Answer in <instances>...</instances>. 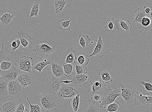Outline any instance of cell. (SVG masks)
I'll list each match as a JSON object with an SVG mask.
<instances>
[{"label":"cell","mask_w":152,"mask_h":112,"mask_svg":"<svg viewBox=\"0 0 152 112\" xmlns=\"http://www.w3.org/2000/svg\"><path fill=\"white\" fill-rule=\"evenodd\" d=\"M75 71L77 75H86L88 73V70L86 66L76 64L75 65Z\"/></svg>","instance_id":"38"},{"label":"cell","mask_w":152,"mask_h":112,"mask_svg":"<svg viewBox=\"0 0 152 112\" xmlns=\"http://www.w3.org/2000/svg\"><path fill=\"white\" fill-rule=\"evenodd\" d=\"M15 15H11L9 12H7L0 17V26H11L13 23L12 19Z\"/></svg>","instance_id":"19"},{"label":"cell","mask_w":152,"mask_h":112,"mask_svg":"<svg viewBox=\"0 0 152 112\" xmlns=\"http://www.w3.org/2000/svg\"><path fill=\"white\" fill-rule=\"evenodd\" d=\"M101 98V97L99 95L95 94L92 97H91V99H94L95 101H97L100 100Z\"/></svg>","instance_id":"45"},{"label":"cell","mask_w":152,"mask_h":112,"mask_svg":"<svg viewBox=\"0 0 152 112\" xmlns=\"http://www.w3.org/2000/svg\"><path fill=\"white\" fill-rule=\"evenodd\" d=\"M79 44L84 49H86L88 44L91 41V38L87 35H83L80 34L79 35Z\"/></svg>","instance_id":"32"},{"label":"cell","mask_w":152,"mask_h":112,"mask_svg":"<svg viewBox=\"0 0 152 112\" xmlns=\"http://www.w3.org/2000/svg\"><path fill=\"white\" fill-rule=\"evenodd\" d=\"M151 108H151V110H150V112H152V111H151Z\"/></svg>","instance_id":"49"},{"label":"cell","mask_w":152,"mask_h":112,"mask_svg":"<svg viewBox=\"0 0 152 112\" xmlns=\"http://www.w3.org/2000/svg\"><path fill=\"white\" fill-rule=\"evenodd\" d=\"M41 3V0H34L32 4L30 14V18L33 17H37L38 16V14L39 11V8Z\"/></svg>","instance_id":"23"},{"label":"cell","mask_w":152,"mask_h":112,"mask_svg":"<svg viewBox=\"0 0 152 112\" xmlns=\"http://www.w3.org/2000/svg\"><path fill=\"white\" fill-rule=\"evenodd\" d=\"M51 65L53 75L60 78L64 75L63 64L61 62L52 61Z\"/></svg>","instance_id":"17"},{"label":"cell","mask_w":152,"mask_h":112,"mask_svg":"<svg viewBox=\"0 0 152 112\" xmlns=\"http://www.w3.org/2000/svg\"><path fill=\"white\" fill-rule=\"evenodd\" d=\"M27 104L26 100L20 99L17 103L15 112H24Z\"/></svg>","instance_id":"37"},{"label":"cell","mask_w":152,"mask_h":112,"mask_svg":"<svg viewBox=\"0 0 152 112\" xmlns=\"http://www.w3.org/2000/svg\"><path fill=\"white\" fill-rule=\"evenodd\" d=\"M99 106L95 101L87 104L84 107L83 112H100Z\"/></svg>","instance_id":"27"},{"label":"cell","mask_w":152,"mask_h":112,"mask_svg":"<svg viewBox=\"0 0 152 112\" xmlns=\"http://www.w3.org/2000/svg\"><path fill=\"white\" fill-rule=\"evenodd\" d=\"M8 82L0 79V97L8 95Z\"/></svg>","instance_id":"28"},{"label":"cell","mask_w":152,"mask_h":112,"mask_svg":"<svg viewBox=\"0 0 152 112\" xmlns=\"http://www.w3.org/2000/svg\"><path fill=\"white\" fill-rule=\"evenodd\" d=\"M96 46L93 53L88 56L89 57L95 56L97 59L101 58L104 57L105 54L109 52L108 45L102 39L100 36H99L98 39L96 40Z\"/></svg>","instance_id":"7"},{"label":"cell","mask_w":152,"mask_h":112,"mask_svg":"<svg viewBox=\"0 0 152 112\" xmlns=\"http://www.w3.org/2000/svg\"><path fill=\"white\" fill-rule=\"evenodd\" d=\"M62 80L53 75H49L46 80L45 84L42 88L44 92L55 95L61 87Z\"/></svg>","instance_id":"4"},{"label":"cell","mask_w":152,"mask_h":112,"mask_svg":"<svg viewBox=\"0 0 152 112\" xmlns=\"http://www.w3.org/2000/svg\"><path fill=\"white\" fill-rule=\"evenodd\" d=\"M10 50V47L9 44L5 42L1 43V47L0 51V64L2 61L5 60ZM2 72L0 70V72L1 74Z\"/></svg>","instance_id":"22"},{"label":"cell","mask_w":152,"mask_h":112,"mask_svg":"<svg viewBox=\"0 0 152 112\" xmlns=\"http://www.w3.org/2000/svg\"><path fill=\"white\" fill-rule=\"evenodd\" d=\"M34 78L33 73L21 71L17 80L21 85L25 87L33 83Z\"/></svg>","instance_id":"11"},{"label":"cell","mask_w":152,"mask_h":112,"mask_svg":"<svg viewBox=\"0 0 152 112\" xmlns=\"http://www.w3.org/2000/svg\"><path fill=\"white\" fill-rule=\"evenodd\" d=\"M27 100L29 103L30 107V111L29 112H45L43 108H42L39 103L35 105H32L30 102L29 97H27Z\"/></svg>","instance_id":"36"},{"label":"cell","mask_w":152,"mask_h":112,"mask_svg":"<svg viewBox=\"0 0 152 112\" xmlns=\"http://www.w3.org/2000/svg\"><path fill=\"white\" fill-rule=\"evenodd\" d=\"M120 92L121 91L118 88H115L113 90L107 88L104 95L99 101V107L104 106L105 108L108 105L114 102L120 96Z\"/></svg>","instance_id":"6"},{"label":"cell","mask_w":152,"mask_h":112,"mask_svg":"<svg viewBox=\"0 0 152 112\" xmlns=\"http://www.w3.org/2000/svg\"><path fill=\"white\" fill-rule=\"evenodd\" d=\"M64 72V75L66 77H69L72 76L73 74V66L71 64H66L64 63L63 64Z\"/></svg>","instance_id":"34"},{"label":"cell","mask_w":152,"mask_h":112,"mask_svg":"<svg viewBox=\"0 0 152 112\" xmlns=\"http://www.w3.org/2000/svg\"><path fill=\"white\" fill-rule=\"evenodd\" d=\"M134 105L141 106L142 108L148 110L152 106V97L150 96L143 95L138 92H136L134 96Z\"/></svg>","instance_id":"8"},{"label":"cell","mask_w":152,"mask_h":112,"mask_svg":"<svg viewBox=\"0 0 152 112\" xmlns=\"http://www.w3.org/2000/svg\"><path fill=\"white\" fill-rule=\"evenodd\" d=\"M79 94L80 93L77 87L71 83L68 84L62 83L55 95L58 99L69 100Z\"/></svg>","instance_id":"3"},{"label":"cell","mask_w":152,"mask_h":112,"mask_svg":"<svg viewBox=\"0 0 152 112\" xmlns=\"http://www.w3.org/2000/svg\"><path fill=\"white\" fill-rule=\"evenodd\" d=\"M29 111H28V110L27 109H25V110H24V112H29Z\"/></svg>","instance_id":"47"},{"label":"cell","mask_w":152,"mask_h":112,"mask_svg":"<svg viewBox=\"0 0 152 112\" xmlns=\"http://www.w3.org/2000/svg\"><path fill=\"white\" fill-rule=\"evenodd\" d=\"M91 81V76L89 75H77L72 79V85L77 87L86 85L87 81Z\"/></svg>","instance_id":"15"},{"label":"cell","mask_w":152,"mask_h":112,"mask_svg":"<svg viewBox=\"0 0 152 112\" xmlns=\"http://www.w3.org/2000/svg\"><path fill=\"white\" fill-rule=\"evenodd\" d=\"M145 13L146 17H152L151 10V7L146 6L145 9Z\"/></svg>","instance_id":"43"},{"label":"cell","mask_w":152,"mask_h":112,"mask_svg":"<svg viewBox=\"0 0 152 112\" xmlns=\"http://www.w3.org/2000/svg\"><path fill=\"white\" fill-rule=\"evenodd\" d=\"M17 36L19 38L22 46L24 48L27 47L32 39L31 36L22 30L19 31Z\"/></svg>","instance_id":"18"},{"label":"cell","mask_w":152,"mask_h":112,"mask_svg":"<svg viewBox=\"0 0 152 112\" xmlns=\"http://www.w3.org/2000/svg\"><path fill=\"white\" fill-rule=\"evenodd\" d=\"M0 112H1V111H0Z\"/></svg>","instance_id":"51"},{"label":"cell","mask_w":152,"mask_h":112,"mask_svg":"<svg viewBox=\"0 0 152 112\" xmlns=\"http://www.w3.org/2000/svg\"><path fill=\"white\" fill-rule=\"evenodd\" d=\"M32 52L35 55L43 59H47L50 56L54 55L58 52L57 47L53 45L52 47L45 44L34 46Z\"/></svg>","instance_id":"2"},{"label":"cell","mask_w":152,"mask_h":112,"mask_svg":"<svg viewBox=\"0 0 152 112\" xmlns=\"http://www.w3.org/2000/svg\"><path fill=\"white\" fill-rule=\"evenodd\" d=\"M17 104V101L11 97L2 104L0 111L1 112H15Z\"/></svg>","instance_id":"14"},{"label":"cell","mask_w":152,"mask_h":112,"mask_svg":"<svg viewBox=\"0 0 152 112\" xmlns=\"http://www.w3.org/2000/svg\"><path fill=\"white\" fill-rule=\"evenodd\" d=\"M77 59V57L76 52L74 51H72L69 55L67 56L65 63L73 65L75 63Z\"/></svg>","instance_id":"35"},{"label":"cell","mask_w":152,"mask_h":112,"mask_svg":"<svg viewBox=\"0 0 152 112\" xmlns=\"http://www.w3.org/2000/svg\"><path fill=\"white\" fill-rule=\"evenodd\" d=\"M121 87V92L120 94L127 105H131L134 103V96L136 91L130 84H125L123 82H120L118 85Z\"/></svg>","instance_id":"5"},{"label":"cell","mask_w":152,"mask_h":112,"mask_svg":"<svg viewBox=\"0 0 152 112\" xmlns=\"http://www.w3.org/2000/svg\"><path fill=\"white\" fill-rule=\"evenodd\" d=\"M72 19L66 21L64 19L59 20H58V24L59 26L58 29L65 31H69L71 29L72 24L71 21Z\"/></svg>","instance_id":"26"},{"label":"cell","mask_w":152,"mask_h":112,"mask_svg":"<svg viewBox=\"0 0 152 112\" xmlns=\"http://www.w3.org/2000/svg\"><path fill=\"white\" fill-rule=\"evenodd\" d=\"M52 60L50 58L40 59L34 62L32 71H37L41 73L44 68L47 66L51 65Z\"/></svg>","instance_id":"16"},{"label":"cell","mask_w":152,"mask_h":112,"mask_svg":"<svg viewBox=\"0 0 152 112\" xmlns=\"http://www.w3.org/2000/svg\"><path fill=\"white\" fill-rule=\"evenodd\" d=\"M58 99L55 95L44 92L39 93L37 98L38 103L46 111L59 107Z\"/></svg>","instance_id":"1"},{"label":"cell","mask_w":152,"mask_h":112,"mask_svg":"<svg viewBox=\"0 0 152 112\" xmlns=\"http://www.w3.org/2000/svg\"><path fill=\"white\" fill-rule=\"evenodd\" d=\"M110 20L114 24V28L115 30H119L120 28H121V25H120L119 20L118 19H115L114 18L112 17L111 19H108Z\"/></svg>","instance_id":"41"},{"label":"cell","mask_w":152,"mask_h":112,"mask_svg":"<svg viewBox=\"0 0 152 112\" xmlns=\"http://www.w3.org/2000/svg\"><path fill=\"white\" fill-rule=\"evenodd\" d=\"M72 82V80L71 81H70V80H64V81H62L61 82V83H64L65 84H69L71 83Z\"/></svg>","instance_id":"46"},{"label":"cell","mask_w":152,"mask_h":112,"mask_svg":"<svg viewBox=\"0 0 152 112\" xmlns=\"http://www.w3.org/2000/svg\"><path fill=\"white\" fill-rule=\"evenodd\" d=\"M108 20L109 22V23L108 24V27L109 29L108 31H111V32H113V30L114 28V24H113V22H111V21L110 20L108 19Z\"/></svg>","instance_id":"44"},{"label":"cell","mask_w":152,"mask_h":112,"mask_svg":"<svg viewBox=\"0 0 152 112\" xmlns=\"http://www.w3.org/2000/svg\"><path fill=\"white\" fill-rule=\"evenodd\" d=\"M20 71L16 66L12 65L7 71H2L1 77L0 79L8 82L17 80Z\"/></svg>","instance_id":"12"},{"label":"cell","mask_w":152,"mask_h":112,"mask_svg":"<svg viewBox=\"0 0 152 112\" xmlns=\"http://www.w3.org/2000/svg\"><path fill=\"white\" fill-rule=\"evenodd\" d=\"M91 96L92 97L95 94L99 95L101 97L104 95L107 87L101 81H95L91 82Z\"/></svg>","instance_id":"13"},{"label":"cell","mask_w":152,"mask_h":112,"mask_svg":"<svg viewBox=\"0 0 152 112\" xmlns=\"http://www.w3.org/2000/svg\"><path fill=\"white\" fill-rule=\"evenodd\" d=\"M151 22L152 21L150 17L146 16L144 17L141 20L140 23L143 26L147 27L150 25Z\"/></svg>","instance_id":"40"},{"label":"cell","mask_w":152,"mask_h":112,"mask_svg":"<svg viewBox=\"0 0 152 112\" xmlns=\"http://www.w3.org/2000/svg\"><path fill=\"white\" fill-rule=\"evenodd\" d=\"M1 72H0V79H1Z\"/></svg>","instance_id":"48"},{"label":"cell","mask_w":152,"mask_h":112,"mask_svg":"<svg viewBox=\"0 0 152 112\" xmlns=\"http://www.w3.org/2000/svg\"><path fill=\"white\" fill-rule=\"evenodd\" d=\"M93 41H92L91 42V44H93Z\"/></svg>","instance_id":"50"},{"label":"cell","mask_w":152,"mask_h":112,"mask_svg":"<svg viewBox=\"0 0 152 112\" xmlns=\"http://www.w3.org/2000/svg\"><path fill=\"white\" fill-rule=\"evenodd\" d=\"M139 84L144 86L146 90L149 92L152 91V85L151 84L143 80H140L139 82Z\"/></svg>","instance_id":"42"},{"label":"cell","mask_w":152,"mask_h":112,"mask_svg":"<svg viewBox=\"0 0 152 112\" xmlns=\"http://www.w3.org/2000/svg\"><path fill=\"white\" fill-rule=\"evenodd\" d=\"M80 103V94L69 99L68 103L69 109L72 112H77L78 111Z\"/></svg>","instance_id":"21"},{"label":"cell","mask_w":152,"mask_h":112,"mask_svg":"<svg viewBox=\"0 0 152 112\" xmlns=\"http://www.w3.org/2000/svg\"><path fill=\"white\" fill-rule=\"evenodd\" d=\"M25 87H23L17 80L8 82V95L12 97L18 98L24 93Z\"/></svg>","instance_id":"9"},{"label":"cell","mask_w":152,"mask_h":112,"mask_svg":"<svg viewBox=\"0 0 152 112\" xmlns=\"http://www.w3.org/2000/svg\"><path fill=\"white\" fill-rule=\"evenodd\" d=\"M146 6H144L141 8H138L136 9L135 14L134 16V20L133 23H140L141 20L144 17H146V14L145 12V9Z\"/></svg>","instance_id":"24"},{"label":"cell","mask_w":152,"mask_h":112,"mask_svg":"<svg viewBox=\"0 0 152 112\" xmlns=\"http://www.w3.org/2000/svg\"><path fill=\"white\" fill-rule=\"evenodd\" d=\"M78 65L84 66H86L89 64V59L87 55L83 54L79 56L77 59Z\"/></svg>","instance_id":"33"},{"label":"cell","mask_w":152,"mask_h":112,"mask_svg":"<svg viewBox=\"0 0 152 112\" xmlns=\"http://www.w3.org/2000/svg\"><path fill=\"white\" fill-rule=\"evenodd\" d=\"M120 25L126 33H129L132 28V24L129 20L121 17L119 19Z\"/></svg>","instance_id":"31"},{"label":"cell","mask_w":152,"mask_h":112,"mask_svg":"<svg viewBox=\"0 0 152 112\" xmlns=\"http://www.w3.org/2000/svg\"><path fill=\"white\" fill-rule=\"evenodd\" d=\"M34 62L32 57L23 56L20 59L15 61V65L21 71L32 73Z\"/></svg>","instance_id":"10"},{"label":"cell","mask_w":152,"mask_h":112,"mask_svg":"<svg viewBox=\"0 0 152 112\" xmlns=\"http://www.w3.org/2000/svg\"><path fill=\"white\" fill-rule=\"evenodd\" d=\"M51 2L54 6L56 14L58 15L64 9L68 0H51Z\"/></svg>","instance_id":"20"},{"label":"cell","mask_w":152,"mask_h":112,"mask_svg":"<svg viewBox=\"0 0 152 112\" xmlns=\"http://www.w3.org/2000/svg\"><path fill=\"white\" fill-rule=\"evenodd\" d=\"M10 43L11 47L10 50L11 54H12L18 48L21 44L20 41L17 35H15L11 38Z\"/></svg>","instance_id":"25"},{"label":"cell","mask_w":152,"mask_h":112,"mask_svg":"<svg viewBox=\"0 0 152 112\" xmlns=\"http://www.w3.org/2000/svg\"><path fill=\"white\" fill-rule=\"evenodd\" d=\"M12 65V63L10 62L5 61H2L0 64V70L2 71H7Z\"/></svg>","instance_id":"39"},{"label":"cell","mask_w":152,"mask_h":112,"mask_svg":"<svg viewBox=\"0 0 152 112\" xmlns=\"http://www.w3.org/2000/svg\"><path fill=\"white\" fill-rule=\"evenodd\" d=\"M98 75L101 76L102 80L106 83H109L113 81V79L111 76L112 74L109 69H106L103 71L99 72Z\"/></svg>","instance_id":"29"},{"label":"cell","mask_w":152,"mask_h":112,"mask_svg":"<svg viewBox=\"0 0 152 112\" xmlns=\"http://www.w3.org/2000/svg\"><path fill=\"white\" fill-rule=\"evenodd\" d=\"M106 112H118L121 109V104L118 101L109 104L106 107Z\"/></svg>","instance_id":"30"}]
</instances>
